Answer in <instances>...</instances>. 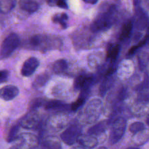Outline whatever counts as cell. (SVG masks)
Segmentation results:
<instances>
[{
  "mask_svg": "<svg viewBox=\"0 0 149 149\" xmlns=\"http://www.w3.org/2000/svg\"><path fill=\"white\" fill-rule=\"evenodd\" d=\"M20 39L17 34L12 33L9 34L1 43L0 47V58H8L18 47Z\"/></svg>",
  "mask_w": 149,
  "mask_h": 149,
  "instance_id": "1",
  "label": "cell"
},
{
  "mask_svg": "<svg viewBox=\"0 0 149 149\" xmlns=\"http://www.w3.org/2000/svg\"><path fill=\"white\" fill-rule=\"evenodd\" d=\"M127 122L123 118H118L114 121L112 126L111 135L109 137V141L111 144H115L120 141L124 135L126 130Z\"/></svg>",
  "mask_w": 149,
  "mask_h": 149,
  "instance_id": "2",
  "label": "cell"
},
{
  "mask_svg": "<svg viewBox=\"0 0 149 149\" xmlns=\"http://www.w3.org/2000/svg\"><path fill=\"white\" fill-rule=\"evenodd\" d=\"M112 23L113 18L111 13H103L97 16L93 21L91 25V29L94 32L106 30L111 26Z\"/></svg>",
  "mask_w": 149,
  "mask_h": 149,
  "instance_id": "3",
  "label": "cell"
},
{
  "mask_svg": "<svg viewBox=\"0 0 149 149\" xmlns=\"http://www.w3.org/2000/svg\"><path fill=\"white\" fill-rule=\"evenodd\" d=\"M81 135V128L77 125L68 127L61 135V138L64 143L68 146L74 145L78 141Z\"/></svg>",
  "mask_w": 149,
  "mask_h": 149,
  "instance_id": "4",
  "label": "cell"
},
{
  "mask_svg": "<svg viewBox=\"0 0 149 149\" xmlns=\"http://www.w3.org/2000/svg\"><path fill=\"white\" fill-rule=\"evenodd\" d=\"M20 138H21L20 142L13 149H35L39 143L37 138L32 134H23Z\"/></svg>",
  "mask_w": 149,
  "mask_h": 149,
  "instance_id": "5",
  "label": "cell"
},
{
  "mask_svg": "<svg viewBox=\"0 0 149 149\" xmlns=\"http://www.w3.org/2000/svg\"><path fill=\"white\" fill-rule=\"evenodd\" d=\"M101 101L97 99H95L89 103L85 109V115L87 116L88 121L93 122L98 118L101 112Z\"/></svg>",
  "mask_w": 149,
  "mask_h": 149,
  "instance_id": "6",
  "label": "cell"
},
{
  "mask_svg": "<svg viewBox=\"0 0 149 149\" xmlns=\"http://www.w3.org/2000/svg\"><path fill=\"white\" fill-rule=\"evenodd\" d=\"M39 61L35 57H31V58H28L23 64V66L21 68V74L23 77H30L31 76L36 68L39 67Z\"/></svg>",
  "mask_w": 149,
  "mask_h": 149,
  "instance_id": "7",
  "label": "cell"
},
{
  "mask_svg": "<svg viewBox=\"0 0 149 149\" xmlns=\"http://www.w3.org/2000/svg\"><path fill=\"white\" fill-rule=\"evenodd\" d=\"M19 94V89L15 85H6L0 88V98L5 101L12 100Z\"/></svg>",
  "mask_w": 149,
  "mask_h": 149,
  "instance_id": "8",
  "label": "cell"
},
{
  "mask_svg": "<svg viewBox=\"0 0 149 149\" xmlns=\"http://www.w3.org/2000/svg\"><path fill=\"white\" fill-rule=\"evenodd\" d=\"M135 26L138 29H144L147 27L148 23V15L140 6L135 7Z\"/></svg>",
  "mask_w": 149,
  "mask_h": 149,
  "instance_id": "9",
  "label": "cell"
},
{
  "mask_svg": "<svg viewBox=\"0 0 149 149\" xmlns=\"http://www.w3.org/2000/svg\"><path fill=\"white\" fill-rule=\"evenodd\" d=\"M93 77L90 75H80L76 78L74 82V88L77 90H87L93 82Z\"/></svg>",
  "mask_w": 149,
  "mask_h": 149,
  "instance_id": "10",
  "label": "cell"
},
{
  "mask_svg": "<svg viewBox=\"0 0 149 149\" xmlns=\"http://www.w3.org/2000/svg\"><path fill=\"white\" fill-rule=\"evenodd\" d=\"M78 141L79 142L80 145L83 146L86 149H91L95 148L98 143L97 139L93 135H80Z\"/></svg>",
  "mask_w": 149,
  "mask_h": 149,
  "instance_id": "11",
  "label": "cell"
},
{
  "mask_svg": "<svg viewBox=\"0 0 149 149\" xmlns=\"http://www.w3.org/2000/svg\"><path fill=\"white\" fill-rule=\"evenodd\" d=\"M39 122V119L38 116L35 113L28 114L23 118L20 122V125L24 128H35Z\"/></svg>",
  "mask_w": 149,
  "mask_h": 149,
  "instance_id": "12",
  "label": "cell"
},
{
  "mask_svg": "<svg viewBox=\"0 0 149 149\" xmlns=\"http://www.w3.org/2000/svg\"><path fill=\"white\" fill-rule=\"evenodd\" d=\"M87 94H88V91H87V90H82V91H81V94H80L79 96L78 99L71 104V110H72L73 111H77L80 107H81V106H82L84 104V103H85L86 101V99H87Z\"/></svg>",
  "mask_w": 149,
  "mask_h": 149,
  "instance_id": "13",
  "label": "cell"
},
{
  "mask_svg": "<svg viewBox=\"0 0 149 149\" xmlns=\"http://www.w3.org/2000/svg\"><path fill=\"white\" fill-rule=\"evenodd\" d=\"M45 108L47 110H62L65 109V103L61 100H49L45 102Z\"/></svg>",
  "mask_w": 149,
  "mask_h": 149,
  "instance_id": "14",
  "label": "cell"
},
{
  "mask_svg": "<svg viewBox=\"0 0 149 149\" xmlns=\"http://www.w3.org/2000/svg\"><path fill=\"white\" fill-rule=\"evenodd\" d=\"M120 51V46L119 45H111L107 51V58L111 62H114L117 58Z\"/></svg>",
  "mask_w": 149,
  "mask_h": 149,
  "instance_id": "15",
  "label": "cell"
},
{
  "mask_svg": "<svg viewBox=\"0 0 149 149\" xmlns=\"http://www.w3.org/2000/svg\"><path fill=\"white\" fill-rule=\"evenodd\" d=\"M106 127H107V123L106 122H99L98 124L95 125V126L92 127L88 130L87 134L90 135H93V136L95 135H99V134L102 133V132L106 130Z\"/></svg>",
  "mask_w": 149,
  "mask_h": 149,
  "instance_id": "16",
  "label": "cell"
},
{
  "mask_svg": "<svg viewBox=\"0 0 149 149\" xmlns=\"http://www.w3.org/2000/svg\"><path fill=\"white\" fill-rule=\"evenodd\" d=\"M132 28H133V23L132 21H127L123 26L122 29L120 34V39L121 40H125L130 37L131 33H132Z\"/></svg>",
  "mask_w": 149,
  "mask_h": 149,
  "instance_id": "17",
  "label": "cell"
},
{
  "mask_svg": "<svg viewBox=\"0 0 149 149\" xmlns=\"http://www.w3.org/2000/svg\"><path fill=\"white\" fill-rule=\"evenodd\" d=\"M22 10H25L29 13H34L39 9V4L36 1H31V0H28V1H23L21 3Z\"/></svg>",
  "mask_w": 149,
  "mask_h": 149,
  "instance_id": "18",
  "label": "cell"
},
{
  "mask_svg": "<svg viewBox=\"0 0 149 149\" xmlns=\"http://www.w3.org/2000/svg\"><path fill=\"white\" fill-rule=\"evenodd\" d=\"M67 68H68V63L63 59L55 61L52 66V69L55 74H62L67 69Z\"/></svg>",
  "mask_w": 149,
  "mask_h": 149,
  "instance_id": "19",
  "label": "cell"
},
{
  "mask_svg": "<svg viewBox=\"0 0 149 149\" xmlns=\"http://www.w3.org/2000/svg\"><path fill=\"white\" fill-rule=\"evenodd\" d=\"M52 21L55 23H58L61 26L63 29H66L67 23L66 21L68 20V15L65 13H61V14H56L52 17Z\"/></svg>",
  "mask_w": 149,
  "mask_h": 149,
  "instance_id": "20",
  "label": "cell"
},
{
  "mask_svg": "<svg viewBox=\"0 0 149 149\" xmlns=\"http://www.w3.org/2000/svg\"><path fill=\"white\" fill-rule=\"evenodd\" d=\"M15 3L13 0H0V13H8L14 7Z\"/></svg>",
  "mask_w": 149,
  "mask_h": 149,
  "instance_id": "21",
  "label": "cell"
},
{
  "mask_svg": "<svg viewBox=\"0 0 149 149\" xmlns=\"http://www.w3.org/2000/svg\"><path fill=\"white\" fill-rule=\"evenodd\" d=\"M19 125H14L13 127L11 128V130H10V132L8 134V136H7V141L8 143H11L15 141V140L18 139L19 138Z\"/></svg>",
  "mask_w": 149,
  "mask_h": 149,
  "instance_id": "22",
  "label": "cell"
},
{
  "mask_svg": "<svg viewBox=\"0 0 149 149\" xmlns=\"http://www.w3.org/2000/svg\"><path fill=\"white\" fill-rule=\"evenodd\" d=\"M48 79H49V76L47 74H42L38 76L35 79L34 83H33V86L35 87H40L45 85L47 82Z\"/></svg>",
  "mask_w": 149,
  "mask_h": 149,
  "instance_id": "23",
  "label": "cell"
},
{
  "mask_svg": "<svg viewBox=\"0 0 149 149\" xmlns=\"http://www.w3.org/2000/svg\"><path fill=\"white\" fill-rule=\"evenodd\" d=\"M145 130V125L143 123L141 122H136L132 123L130 126V131L134 134H136L138 132H142Z\"/></svg>",
  "mask_w": 149,
  "mask_h": 149,
  "instance_id": "24",
  "label": "cell"
},
{
  "mask_svg": "<svg viewBox=\"0 0 149 149\" xmlns=\"http://www.w3.org/2000/svg\"><path fill=\"white\" fill-rule=\"evenodd\" d=\"M42 149H61V146L58 141H47L44 142Z\"/></svg>",
  "mask_w": 149,
  "mask_h": 149,
  "instance_id": "25",
  "label": "cell"
},
{
  "mask_svg": "<svg viewBox=\"0 0 149 149\" xmlns=\"http://www.w3.org/2000/svg\"><path fill=\"white\" fill-rule=\"evenodd\" d=\"M148 38H146L145 39H143V41L140 42L138 44V45H135L134 47H132L131 48V49L129 50L128 55H132V54L135 53V52H136V51L138 50V49H140L141 47H143L144 45H145L146 43V42H147V40H148Z\"/></svg>",
  "mask_w": 149,
  "mask_h": 149,
  "instance_id": "26",
  "label": "cell"
},
{
  "mask_svg": "<svg viewBox=\"0 0 149 149\" xmlns=\"http://www.w3.org/2000/svg\"><path fill=\"white\" fill-rule=\"evenodd\" d=\"M45 101L44 100H42V98L36 99V100H33V102L31 103V109H35V108L41 106L42 105L45 104Z\"/></svg>",
  "mask_w": 149,
  "mask_h": 149,
  "instance_id": "27",
  "label": "cell"
},
{
  "mask_svg": "<svg viewBox=\"0 0 149 149\" xmlns=\"http://www.w3.org/2000/svg\"><path fill=\"white\" fill-rule=\"evenodd\" d=\"M55 5L63 9L68 8V6L65 0H55Z\"/></svg>",
  "mask_w": 149,
  "mask_h": 149,
  "instance_id": "28",
  "label": "cell"
},
{
  "mask_svg": "<svg viewBox=\"0 0 149 149\" xmlns=\"http://www.w3.org/2000/svg\"><path fill=\"white\" fill-rule=\"evenodd\" d=\"M9 75V71L7 70H1L0 71V83H2L7 80Z\"/></svg>",
  "mask_w": 149,
  "mask_h": 149,
  "instance_id": "29",
  "label": "cell"
},
{
  "mask_svg": "<svg viewBox=\"0 0 149 149\" xmlns=\"http://www.w3.org/2000/svg\"><path fill=\"white\" fill-rule=\"evenodd\" d=\"M84 1V2L87 3V4H95L97 2L98 0H82Z\"/></svg>",
  "mask_w": 149,
  "mask_h": 149,
  "instance_id": "30",
  "label": "cell"
},
{
  "mask_svg": "<svg viewBox=\"0 0 149 149\" xmlns=\"http://www.w3.org/2000/svg\"><path fill=\"white\" fill-rule=\"evenodd\" d=\"M141 0H133V3L135 7H138L140 6V4H141Z\"/></svg>",
  "mask_w": 149,
  "mask_h": 149,
  "instance_id": "31",
  "label": "cell"
},
{
  "mask_svg": "<svg viewBox=\"0 0 149 149\" xmlns=\"http://www.w3.org/2000/svg\"><path fill=\"white\" fill-rule=\"evenodd\" d=\"M46 1L47 2V4L50 6H54L55 5V0H46Z\"/></svg>",
  "mask_w": 149,
  "mask_h": 149,
  "instance_id": "32",
  "label": "cell"
},
{
  "mask_svg": "<svg viewBox=\"0 0 149 149\" xmlns=\"http://www.w3.org/2000/svg\"><path fill=\"white\" fill-rule=\"evenodd\" d=\"M73 149H86V148H84V147L81 146L80 145L79 146H77V147H75V148H73Z\"/></svg>",
  "mask_w": 149,
  "mask_h": 149,
  "instance_id": "33",
  "label": "cell"
},
{
  "mask_svg": "<svg viewBox=\"0 0 149 149\" xmlns=\"http://www.w3.org/2000/svg\"><path fill=\"white\" fill-rule=\"evenodd\" d=\"M126 149H139V148H135V147H130V148H126Z\"/></svg>",
  "mask_w": 149,
  "mask_h": 149,
  "instance_id": "34",
  "label": "cell"
},
{
  "mask_svg": "<svg viewBox=\"0 0 149 149\" xmlns=\"http://www.w3.org/2000/svg\"><path fill=\"white\" fill-rule=\"evenodd\" d=\"M97 149H107V148H106V147L101 146V147H100V148H98Z\"/></svg>",
  "mask_w": 149,
  "mask_h": 149,
  "instance_id": "35",
  "label": "cell"
},
{
  "mask_svg": "<svg viewBox=\"0 0 149 149\" xmlns=\"http://www.w3.org/2000/svg\"><path fill=\"white\" fill-rule=\"evenodd\" d=\"M147 122H148V125H149V116H148V119H147Z\"/></svg>",
  "mask_w": 149,
  "mask_h": 149,
  "instance_id": "36",
  "label": "cell"
}]
</instances>
